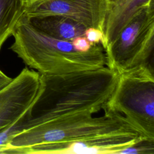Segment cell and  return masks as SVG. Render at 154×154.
<instances>
[{
    "label": "cell",
    "mask_w": 154,
    "mask_h": 154,
    "mask_svg": "<svg viewBox=\"0 0 154 154\" xmlns=\"http://www.w3.org/2000/svg\"><path fill=\"white\" fill-rule=\"evenodd\" d=\"M118 76L105 66L63 74H40L37 95L17 119L22 132L60 117L104 110Z\"/></svg>",
    "instance_id": "cell-1"
},
{
    "label": "cell",
    "mask_w": 154,
    "mask_h": 154,
    "mask_svg": "<svg viewBox=\"0 0 154 154\" xmlns=\"http://www.w3.org/2000/svg\"><path fill=\"white\" fill-rule=\"evenodd\" d=\"M10 49L25 64L40 74H63L105 67L106 59L101 43L86 52L76 50L72 41L51 37L34 28L23 14L11 34Z\"/></svg>",
    "instance_id": "cell-2"
},
{
    "label": "cell",
    "mask_w": 154,
    "mask_h": 154,
    "mask_svg": "<svg viewBox=\"0 0 154 154\" xmlns=\"http://www.w3.org/2000/svg\"><path fill=\"white\" fill-rule=\"evenodd\" d=\"M104 111V114L99 117H93L90 112H81L51 120L17 134L8 147L24 149L100 135L139 133L120 113L108 109Z\"/></svg>",
    "instance_id": "cell-3"
},
{
    "label": "cell",
    "mask_w": 154,
    "mask_h": 154,
    "mask_svg": "<svg viewBox=\"0 0 154 154\" xmlns=\"http://www.w3.org/2000/svg\"><path fill=\"white\" fill-rule=\"evenodd\" d=\"M105 109L120 113L144 138L154 141L153 67L143 66L119 75Z\"/></svg>",
    "instance_id": "cell-4"
},
{
    "label": "cell",
    "mask_w": 154,
    "mask_h": 154,
    "mask_svg": "<svg viewBox=\"0 0 154 154\" xmlns=\"http://www.w3.org/2000/svg\"><path fill=\"white\" fill-rule=\"evenodd\" d=\"M104 49L106 66L118 75L143 66L153 67L154 2L135 15Z\"/></svg>",
    "instance_id": "cell-5"
},
{
    "label": "cell",
    "mask_w": 154,
    "mask_h": 154,
    "mask_svg": "<svg viewBox=\"0 0 154 154\" xmlns=\"http://www.w3.org/2000/svg\"><path fill=\"white\" fill-rule=\"evenodd\" d=\"M107 7V0H31L25 2L23 14L28 17L63 16L103 31Z\"/></svg>",
    "instance_id": "cell-6"
},
{
    "label": "cell",
    "mask_w": 154,
    "mask_h": 154,
    "mask_svg": "<svg viewBox=\"0 0 154 154\" xmlns=\"http://www.w3.org/2000/svg\"><path fill=\"white\" fill-rule=\"evenodd\" d=\"M143 138L138 132L111 134L17 148V150L18 153L27 154H119L123 149Z\"/></svg>",
    "instance_id": "cell-7"
},
{
    "label": "cell",
    "mask_w": 154,
    "mask_h": 154,
    "mask_svg": "<svg viewBox=\"0 0 154 154\" xmlns=\"http://www.w3.org/2000/svg\"><path fill=\"white\" fill-rule=\"evenodd\" d=\"M39 84L40 73L25 67L0 91V131L15 122L30 106Z\"/></svg>",
    "instance_id": "cell-8"
},
{
    "label": "cell",
    "mask_w": 154,
    "mask_h": 154,
    "mask_svg": "<svg viewBox=\"0 0 154 154\" xmlns=\"http://www.w3.org/2000/svg\"><path fill=\"white\" fill-rule=\"evenodd\" d=\"M107 12L103 29L105 49L112 42L123 28L141 10L153 0H107Z\"/></svg>",
    "instance_id": "cell-9"
},
{
    "label": "cell",
    "mask_w": 154,
    "mask_h": 154,
    "mask_svg": "<svg viewBox=\"0 0 154 154\" xmlns=\"http://www.w3.org/2000/svg\"><path fill=\"white\" fill-rule=\"evenodd\" d=\"M26 17L37 29L51 37L59 40L72 41L78 36L84 35L87 28L73 19L60 15L35 17Z\"/></svg>",
    "instance_id": "cell-10"
},
{
    "label": "cell",
    "mask_w": 154,
    "mask_h": 154,
    "mask_svg": "<svg viewBox=\"0 0 154 154\" xmlns=\"http://www.w3.org/2000/svg\"><path fill=\"white\" fill-rule=\"evenodd\" d=\"M24 0H0V49L23 14Z\"/></svg>",
    "instance_id": "cell-11"
},
{
    "label": "cell",
    "mask_w": 154,
    "mask_h": 154,
    "mask_svg": "<svg viewBox=\"0 0 154 154\" xmlns=\"http://www.w3.org/2000/svg\"><path fill=\"white\" fill-rule=\"evenodd\" d=\"M119 154H154V141L143 138L123 149Z\"/></svg>",
    "instance_id": "cell-12"
},
{
    "label": "cell",
    "mask_w": 154,
    "mask_h": 154,
    "mask_svg": "<svg viewBox=\"0 0 154 154\" xmlns=\"http://www.w3.org/2000/svg\"><path fill=\"white\" fill-rule=\"evenodd\" d=\"M91 45L102 43L103 40V32L102 30L95 28H87L84 35Z\"/></svg>",
    "instance_id": "cell-13"
},
{
    "label": "cell",
    "mask_w": 154,
    "mask_h": 154,
    "mask_svg": "<svg viewBox=\"0 0 154 154\" xmlns=\"http://www.w3.org/2000/svg\"><path fill=\"white\" fill-rule=\"evenodd\" d=\"M72 43L76 50L81 52L88 51L93 46L84 35H80L74 38L72 40Z\"/></svg>",
    "instance_id": "cell-14"
},
{
    "label": "cell",
    "mask_w": 154,
    "mask_h": 154,
    "mask_svg": "<svg viewBox=\"0 0 154 154\" xmlns=\"http://www.w3.org/2000/svg\"><path fill=\"white\" fill-rule=\"evenodd\" d=\"M13 80V78L5 75L0 70V91L7 87Z\"/></svg>",
    "instance_id": "cell-15"
},
{
    "label": "cell",
    "mask_w": 154,
    "mask_h": 154,
    "mask_svg": "<svg viewBox=\"0 0 154 154\" xmlns=\"http://www.w3.org/2000/svg\"><path fill=\"white\" fill-rule=\"evenodd\" d=\"M8 147V146L0 145V153H4V152H5V150Z\"/></svg>",
    "instance_id": "cell-16"
},
{
    "label": "cell",
    "mask_w": 154,
    "mask_h": 154,
    "mask_svg": "<svg viewBox=\"0 0 154 154\" xmlns=\"http://www.w3.org/2000/svg\"><path fill=\"white\" fill-rule=\"evenodd\" d=\"M24 1L26 2V1H31V0H24Z\"/></svg>",
    "instance_id": "cell-17"
}]
</instances>
